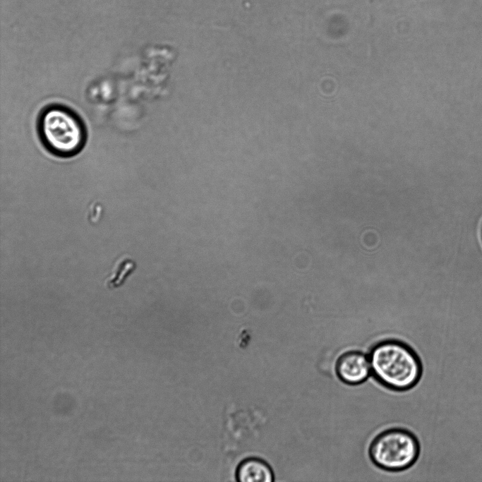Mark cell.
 <instances>
[{
  "label": "cell",
  "instance_id": "obj_6",
  "mask_svg": "<svg viewBox=\"0 0 482 482\" xmlns=\"http://www.w3.org/2000/svg\"><path fill=\"white\" fill-rule=\"evenodd\" d=\"M136 268L135 262L128 256L122 255L118 258L104 281V285L109 289L120 287L127 277L130 276Z\"/></svg>",
  "mask_w": 482,
  "mask_h": 482
},
{
  "label": "cell",
  "instance_id": "obj_7",
  "mask_svg": "<svg viewBox=\"0 0 482 482\" xmlns=\"http://www.w3.org/2000/svg\"><path fill=\"white\" fill-rule=\"evenodd\" d=\"M104 214V207L101 203L94 201L90 204L88 210V219L92 224H97L101 220Z\"/></svg>",
  "mask_w": 482,
  "mask_h": 482
},
{
  "label": "cell",
  "instance_id": "obj_4",
  "mask_svg": "<svg viewBox=\"0 0 482 482\" xmlns=\"http://www.w3.org/2000/svg\"><path fill=\"white\" fill-rule=\"evenodd\" d=\"M334 370L337 379L347 386H359L371 375L368 356L360 349H348L337 358Z\"/></svg>",
  "mask_w": 482,
  "mask_h": 482
},
{
  "label": "cell",
  "instance_id": "obj_5",
  "mask_svg": "<svg viewBox=\"0 0 482 482\" xmlns=\"http://www.w3.org/2000/svg\"><path fill=\"white\" fill-rule=\"evenodd\" d=\"M236 479L241 482H272L274 474L265 462L257 458L243 460L236 470Z\"/></svg>",
  "mask_w": 482,
  "mask_h": 482
},
{
  "label": "cell",
  "instance_id": "obj_1",
  "mask_svg": "<svg viewBox=\"0 0 482 482\" xmlns=\"http://www.w3.org/2000/svg\"><path fill=\"white\" fill-rule=\"evenodd\" d=\"M374 380L394 392L414 388L423 374V365L417 351L407 342L387 338L376 342L368 351Z\"/></svg>",
  "mask_w": 482,
  "mask_h": 482
},
{
  "label": "cell",
  "instance_id": "obj_3",
  "mask_svg": "<svg viewBox=\"0 0 482 482\" xmlns=\"http://www.w3.org/2000/svg\"><path fill=\"white\" fill-rule=\"evenodd\" d=\"M421 442L410 430L394 426L378 432L370 440L367 454L380 470L387 474L410 469L419 459Z\"/></svg>",
  "mask_w": 482,
  "mask_h": 482
},
{
  "label": "cell",
  "instance_id": "obj_2",
  "mask_svg": "<svg viewBox=\"0 0 482 482\" xmlns=\"http://www.w3.org/2000/svg\"><path fill=\"white\" fill-rule=\"evenodd\" d=\"M42 143L52 154L71 157L79 153L86 142V130L81 119L61 104L45 107L37 120Z\"/></svg>",
  "mask_w": 482,
  "mask_h": 482
}]
</instances>
